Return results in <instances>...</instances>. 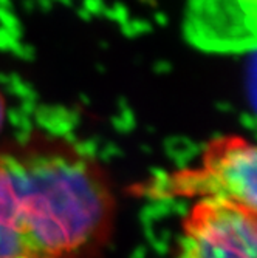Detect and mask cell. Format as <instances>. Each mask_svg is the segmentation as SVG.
<instances>
[{"label": "cell", "instance_id": "3957f363", "mask_svg": "<svg viewBox=\"0 0 257 258\" xmlns=\"http://www.w3.org/2000/svg\"><path fill=\"white\" fill-rule=\"evenodd\" d=\"M188 25L191 40L201 48H255L257 0H191Z\"/></svg>", "mask_w": 257, "mask_h": 258}, {"label": "cell", "instance_id": "277c9868", "mask_svg": "<svg viewBox=\"0 0 257 258\" xmlns=\"http://www.w3.org/2000/svg\"><path fill=\"white\" fill-rule=\"evenodd\" d=\"M4 121H5V104H4L2 95H0V130H2Z\"/></svg>", "mask_w": 257, "mask_h": 258}, {"label": "cell", "instance_id": "6da1fadb", "mask_svg": "<svg viewBox=\"0 0 257 258\" xmlns=\"http://www.w3.org/2000/svg\"><path fill=\"white\" fill-rule=\"evenodd\" d=\"M115 221L106 172L50 138L0 149V258H96Z\"/></svg>", "mask_w": 257, "mask_h": 258}, {"label": "cell", "instance_id": "7a4b0ae2", "mask_svg": "<svg viewBox=\"0 0 257 258\" xmlns=\"http://www.w3.org/2000/svg\"><path fill=\"white\" fill-rule=\"evenodd\" d=\"M150 195L178 200H217L257 218V141L240 135L214 138L188 167L149 184Z\"/></svg>", "mask_w": 257, "mask_h": 258}]
</instances>
